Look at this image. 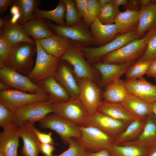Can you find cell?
I'll use <instances>...</instances> for the list:
<instances>
[{
	"mask_svg": "<svg viewBox=\"0 0 156 156\" xmlns=\"http://www.w3.org/2000/svg\"><path fill=\"white\" fill-rule=\"evenodd\" d=\"M146 74L148 77L153 78L156 81V58L153 60Z\"/></svg>",
	"mask_w": 156,
	"mask_h": 156,
	"instance_id": "cell-47",
	"label": "cell"
},
{
	"mask_svg": "<svg viewBox=\"0 0 156 156\" xmlns=\"http://www.w3.org/2000/svg\"><path fill=\"white\" fill-rule=\"evenodd\" d=\"M153 0H139V5L140 9H142L149 6L153 2Z\"/></svg>",
	"mask_w": 156,
	"mask_h": 156,
	"instance_id": "cell-50",
	"label": "cell"
},
{
	"mask_svg": "<svg viewBox=\"0 0 156 156\" xmlns=\"http://www.w3.org/2000/svg\"><path fill=\"white\" fill-rule=\"evenodd\" d=\"M5 24L0 29V35L2 36L12 47L22 42L35 44V41L26 34L23 25L19 23L13 24L10 20L5 19Z\"/></svg>",
	"mask_w": 156,
	"mask_h": 156,
	"instance_id": "cell-23",
	"label": "cell"
},
{
	"mask_svg": "<svg viewBox=\"0 0 156 156\" xmlns=\"http://www.w3.org/2000/svg\"><path fill=\"white\" fill-rule=\"evenodd\" d=\"M39 147L40 152L45 156H53V153L55 149L54 144H43L40 142Z\"/></svg>",
	"mask_w": 156,
	"mask_h": 156,
	"instance_id": "cell-44",
	"label": "cell"
},
{
	"mask_svg": "<svg viewBox=\"0 0 156 156\" xmlns=\"http://www.w3.org/2000/svg\"><path fill=\"white\" fill-rule=\"evenodd\" d=\"M128 0H112L114 5L117 7L118 8L121 5L126 6L127 4Z\"/></svg>",
	"mask_w": 156,
	"mask_h": 156,
	"instance_id": "cell-52",
	"label": "cell"
},
{
	"mask_svg": "<svg viewBox=\"0 0 156 156\" xmlns=\"http://www.w3.org/2000/svg\"><path fill=\"white\" fill-rule=\"evenodd\" d=\"M128 92L124 81L119 79L105 87L103 97L107 102L121 103Z\"/></svg>",
	"mask_w": 156,
	"mask_h": 156,
	"instance_id": "cell-30",
	"label": "cell"
},
{
	"mask_svg": "<svg viewBox=\"0 0 156 156\" xmlns=\"http://www.w3.org/2000/svg\"><path fill=\"white\" fill-rule=\"evenodd\" d=\"M79 88L80 100L89 114L97 111L102 101L101 90L96 83L88 79H77Z\"/></svg>",
	"mask_w": 156,
	"mask_h": 156,
	"instance_id": "cell-13",
	"label": "cell"
},
{
	"mask_svg": "<svg viewBox=\"0 0 156 156\" xmlns=\"http://www.w3.org/2000/svg\"><path fill=\"white\" fill-rule=\"evenodd\" d=\"M5 23V20L2 19L0 17V27H2Z\"/></svg>",
	"mask_w": 156,
	"mask_h": 156,
	"instance_id": "cell-57",
	"label": "cell"
},
{
	"mask_svg": "<svg viewBox=\"0 0 156 156\" xmlns=\"http://www.w3.org/2000/svg\"><path fill=\"white\" fill-rule=\"evenodd\" d=\"M124 81L128 92L147 101L156 102V84H151L143 77Z\"/></svg>",
	"mask_w": 156,
	"mask_h": 156,
	"instance_id": "cell-16",
	"label": "cell"
},
{
	"mask_svg": "<svg viewBox=\"0 0 156 156\" xmlns=\"http://www.w3.org/2000/svg\"><path fill=\"white\" fill-rule=\"evenodd\" d=\"M0 81L11 87L26 93L46 92L33 82L27 76L4 66L0 67Z\"/></svg>",
	"mask_w": 156,
	"mask_h": 156,
	"instance_id": "cell-12",
	"label": "cell"
},
{
	"mask_svg": "<svg viewBox=\"0 0 156 156\" xmlns=\"http://www.w3.org/2000/svg\"><path fill=\"white\" fill-rule=\"evenodd\" d=\"M39 125L42 129H49L55 131L66 144H68L71 138L78 139L81 137L78 125L54 113L47 115L39 122Z\"/></svg>",
	"mask_w": 156,
	"mask_h": 156,
	"instance_id": "cell-3",
	"label": "cell"
},
{
	"mask_svg": "<svg viewBox=\"0 0 156 156\" xmlns=\"http://www.w3.org/2000/svg\"><path fill=\"white\" fill-rule=\"evenodd\" d=\"M14 0H0V14L2 16L8 8L14 4Z\"/></svg>",
	"mask_w": 156,
	"mask_h": 156,
	"instance_id": "cell-46",
	"label": "cell"
},
{
	"mask_svg": "<svg viewBox=\"0 0 156 156\" xmlns=\"http://www.w3.org/2000/svg\"><path fill=\"white\" fill-rule=\"evenodd\" d=\"M26 34L39 40L54 35L43 18H33L22 25Z\"/></svg>",
	"mask_w": 156,
	"mask_h": 156,
	"instance_id": "cell-28",
	"label": "cell"
},
{
	"mask_svg": "<svg viewBox=\"0 0 156 156\" xmlns=\"http://www.w3.org/2000/svg\"><path fill=\"white\" fill-rule=\"evenodd\" d=\"M152 61L138 60L134 63L125 73L127 79H136L143 77L147 73Z\"/></svg>",
	"mask_w": 156,
	"mask_h": 156,
	"instance_id": "cell-37",
	"label": "cell"
},
{
	"mask_svg": "<svg viewBox=\"0 0 156 156\" xmlns=\"http://www.w3.org/2000/svg\"><path fill=\"white\" fill-rule=\"evenodd\" d=\"M35 84L49 95V101L53 103L66 101L71 98L67 90L54 76L49 77Z\"/></svg>",
	"mask_w": 156,
	"mask_h": 156,
	"instance_id": "cell-25",
	"label": "cell"
},
{
	"mask_svg": "<svg viewBox=\"0 0 156 156\" xmlns=\"http://www.w3.org/2000/svg\"><path fill=\"white\" fill-rule=\"evenodd\" d=\"M155 2V3H156V0H154Z\"/></svg>",
	"mask_w": 156,
	"mask_h": 156,
	"instance_id": "cell-60",
	"label": "cell"
},
{
	"mask_svg": "<svg viewBox=\"0 0 156 156\" xmlns=\"http://www.w3.org/2000/svg\"><path fill=\"white\" fill-rule=\"evenodd\" d=\"M32 129L40 143L43 144H55L51 137V132L48 133H42L35 128L34 125L32 126Z\"/></svg>",
	"mask_w": 156,
	"mask_h": 156,
	"instance_id": "cell-43",
	"label": "cell"
},
{
	"mask_svg": "<svg viewBox=\"0 0 156 156\" xmlns=\"http://www.w3.org/2000/svg\"><path fill=\"white\" fill-rule=\"evenodd\" d=\"M145 51L139 61L153 60L156 58V28L148 31L144 36Z\"/></svg>",
	"mask_w": 156,
	"mask_h": 156,
	"instance_id": "cell-36",
	"label": "cell"
},
{
	"mask_svg": "<svg viewBox=\"0 0 156 156\" xmlns=\"http://www.w3.org/2000/svg\"><path fill=\"white\" fill-rule=\"evenodd\" d=\"M37 48L35 65L27 76L34 83L54 76L60 59L46 53L40 46L38 40H34Z\"/></svg>",
	"mask_w": 156,
	"mask_h": 156,
	"instance_id": "cell-5",
	"label": "cell"
},
{
	"mask_svg": "<svg viewBox=\"0 0 156 156\" xmlns=\"http://www.w3.org/2000/svg\"><path fill=\"white\" fill-rule=\"evenodd\" d=\"M97 111L114 119L129 123L139 119L128 112L121 103L102 101Z\"/></svg>",
	"mask_w": 156,
	"mask_h": 156,
	"instance_id": "cell-27",
	"label": "cell"
},
{
	"mask_svg": "<svg viewBox=\"0 0 156 156\" xmlns=\"http://www.w3.org/2000/svg\"><path fill=\"white\" fill-rule=\"evenodd\" d=\"M101 8L98 0H88L82 20L88 27L97 18Z\"/></svg>",
	"mask_w": 156,
	"mask_h": 156,
	"instance_id": "cell-38",
	"label": "cell"
},
{
	"mask_svg": "<svg viewBox=\"0 0 156 156\" xmlns=\"http://www.w3.org/2000/svg\"><path fill=\"white\" fill-rule=\"evenodd\" d=\"M12 48L4 38L0 35V67L5 66Z\"/></svg>",
	"mask_w": 156,
	"mask_h": 156,
	"instance_id": "cell-42",
	"label": "cell"
},
{
	"mask_svg": "<svg viewBox=\"0 0 156 156\" xmlns=\"http://www.w3.org/2000/svg\"><path fill=\"white\" fill-rule=\"evenodd\" d=\"M146 156H156V147L149 150Z\"/></svg>",
	"mask_w": 156,
	"mask_h": 156,
	"instance_id": "cell-55",
	"label": "cell"
},
{
	"mask_svg": "<svg viewBox=\"0 0 156 156\" xmlns=\"http://www.w3.org/2000/svg\"><path fill=\"white\" fill-rule=\"evenodd\" d=\"M13 114L3 104L0 103V126L4 128L14 123Z\"/></svg>",
	"mask_w": 156,
	"mask_h": 156,
	"instance_id": "cell-41",
	"label": "cell"
},
{
	"mask_svg": "<svg viewBox=\"0 0 156 156\" xmlns=\"http://www.w3.org/2000/svg\"><path fill=\"white\" fill-rule=\"evenodd\" d=\"M21 17V12L15 15L12 16L10 20V22L13 24L17 23L18 21H20Z\"/></svg>",
	"mask_w": 156,
	"mask_h": 156,
	"instance_id": "cell-51",
	"label": "cell"
},
{
	"mask_svg": "<svg viewBox=\"0 0 156 156\" xmlns=\"http://www.w3.org/2000/svg\"><path fill=\"white\" fill-rule=\"evenodd\" d=\"M90 31L96 45L98 47L109 43L116 38L118 33L114 23L104 24L97 18L91 24Z\"/></svg>",
	"mask_w": 156,
	"mask_h": 156,
	"instance_id": "cell-21",
	"label": "cell"
},
{
	"mask_svg": "<svg viewBox=\"0 0 156 156\" xmlns=\"http://www.w3.org/2000/svg\"><path fill=\"white\" fill-rule=\"evenodd\" d=\"M81 133L80 138L76 139L81 146L89 153H95L107 148L114 140L101 129L93 126L78 125Z\"/></svg>",
	"mask_w": 156,
	"mask_h": 156,
	"instance_id": "cell-8",
	"label": "cell"
},
{
	"mask_svg": "<svg viewBox=\"0 0 156 156\" xmlns=\"http://www.w3.org/2000/svg\"><path fill=\"white\" fill-rule=\"evenodd\" d=\"M49 99V96L46 92L31 94L13 89L0 91V103L13 113L28 105Z\"/></svg>",
	"mask_w": 156,
	"mask_h": 156,
	"instance_id": "cell-4",
	"label": "cell"
},
{
	"mask_svg": "<svg viewBox=\"0 0 156 156\" xmlns=\"http://www.w3.org/2000/svg\"><path fill=\"white\" fill-rule=\"evenodd\" d=\"M156 28V3L153 0L148 6L139 11V21L136 30V39L146 31Z\"/></svg>",
	"mask_w": 156,
	"mask_h": 156,
	"instance_id": "cell-26",
	"label": "cell"
},
{
	"mask_svg": "<svg viewBox=\"0 0 156 156\" xmlns=\"http://www.w3.org/2000/svg\"><path fill=\"white\" fill-rule=\"evenodd\" d=\"M41 1L39 0H15L14 4L20 8L21 17L20 24L23 25L32 18L34 10L38 8Z\"/></svg>",
	"mask_w": 156,
	"mask_h": 156,
	"instance_id": "cell-34",
	"label": "cell"
},
{
	"mask_svg": "<svg viewBox=\"0 0 156 156\" xmlns=\"http://www.w3.org/2000/svg\"><path fill=\"white\" fill-rule=\"evenodd\" d=\"M139 4L138 0H128L127 4L125 6L126 8H131L132 10L139 11L140 10L139 8Z\"/></svg>",
	"mask_w": 156,
	"mask_h": 156,
	"instance_id": "cell-49",
	"label": "cell"
},
{
	"mask_svg": "<svg viewBox=\"0 0 156 156\" xmlns=\"http://www.w3.org/2000/svg\"><path fill=\"white\" fill-rule=\"evenodd\" d=\"M139 21V11L127 9L120 12L114 22L118 33L122 34L136 30Z\"/></svg>",
	"mask_w": 156,
	"mask_h": 156,
	"instance_id": "cell-29",
	"label": "cell"
},
{
	"mask_svg": "<svg viewBox=\"0 0 156 156\" xmlns=\"http://www.w3.org/2000/svg\"><path fill=\"white\" fill-rule=\"evenodd\" d=\"M36 52V43H18L11 49L5 66L27 76L34 68L33 57Z\"/></svg>",
	"mask_w": 156,
	"mask_h": 156,
	"instance_id": "cell-2",
	"label": "cell"
},
{
	"mask_svg": "<svg viewBox=\"0 0 156 156\" xmlns=\"http://www.w3.org/2000/svg\"><path fill=\"white\" fill-rule=\"evenodd\" d=\"M3 129L0 134V151L6 156H17L20 137L19 126L14 123Z\"/></svg>",
	"mask_w": 156,
	"mask_h": 156,
	"instance_id": "cell-17",
	"label": "cell"
},
{
	"mask_svg": "<svg viewBox=\"0 0 156 156\" xmlns=\"http://www.w3.org/2000/svg\"><path fill=\"white\" fill-rule=\"evenodd\" d=\"M88 156H113L106 148L95 153H89Z\"/></svg>",
	"mask_w": 156,
	"mask_h": 156,
	"instance_id": "cell-48",
	"label": "cell"
},
{
	"mask_svg": "<svg viewBox=\"0 0 156 156\" xmlns=\"http://www.w3.org/2000/svg\"><path fill=\"white\" fill-rule=\"evenodd\" d=\"M82 46L72 41L60 59L73 66L77 79H88L98 83L101 80V75L85 58L81 50Z\"/></svg>",
	"mask_w": 156,
	"mask_h": 156,
	"instance_id": "cell-1",
	"label": "cell"
},
{
	"mask_svg": "<svg viewBox=\"0 0 156 156\" xmlns=\"http://www.w3.org/2000/svg\"><path fill=\"white\" fill-rule=\"evenodd\" d=\"M120 12L118 8L116 7L113 3L112 0H111L101 7L100 12L97 18L103 24H114Z\"/></svg>",
	"mask_w": 156,
	"mask_h": 156,
	"instance_id": "cell-35",
	"label": "cell"
},
{
	"mask_svg": "<svg viewBox=\"0 0 156 156\" xmlns=\"http://www.w3.org/2000/svg\"><path fill=\"white\" fill-rule=\"evenodd\" d=\"M127 144L141 145L148 150L156 147V116L153 112L145 117L142 130L135 140L120 145Z\"/></svg>",
	"mask_w": 156,
	"mask_h": 156,
	"instance_id": "cell-18",
	"label": "cell"
},
{
	"mask_svg": "<svg viewBox=\"0 0 156 156\" xmlns=\"http://www.w3.org/2000/svg\"><path fill=\"white\" fill-rule=\"evenodd\" d=\"M136 39V30L122 34L106 44L100 47L82 46L84 57L91 65L98 62L108 54Z\"/></svg>",
	"mask_w": 156,
	"mask_h": 156,
	"instance_id": "cell-6",
	"label": "cell"
},
{
	"mask_svg": "<svg viewBox=\"0 0 156 156\" xmlns=\"http://www.w3.org/2000/svg\"><path fill=\"white\" fill-rule=\"evenodd\" d=\"M12 89L11 87L4 84L0 81V91H5Z\"/></svg>",
	"mask_w": 156,
	"mask_h": 156,
	"instance_id": "cell-54",
	"label": "cell"
},
{
	"mask_svg": "<svg viewBox=\"0 0 156 156\" xmlns=\"http://www.w3.org/2000/svg\"><path fill=\"white\" fill-rule=\"evenodd\" d=\"M106 149L113 156H146L149 150L145 146L138 145L113 144Z\"/></svg>",
	"mask_w": 156,
	"mask_h": 156,
	"instance_id": "cell-33",
	"label": "cell"
},
{
	"mask_svg": "<svg viewBox=\"0 0 156 156\" xmlns=\"http://www.w3.org/2000/svg\"><path fill=\"white\" fill-rule=\"evenodd\" d=\"M54 77L66 89L71 98H79V88L78 82L65 62L60 60Z\"/></svg>",
	"mask_w": 156,
	"mask_h": 156,
	"instance_id": "cell-20",
	"label": "cell"
},
{
	"mask_svg": "<svg viewBox=\"0 0 156 156\" xmlns=\"http://www.w3.org/2000/svg\"><path fill=\"white\" fill-rule=\"evenodd\" d=\"M130 123L114 119L98 111L88 114L82 123L81 126H93L107 134L114 140Z\"/></svg>",
	"mask_w": 156,
	"mask_h": 156,
	"instance_id": "cell-7",
	"label": "cell"
},
{
	"mask_svg": "<svg viewBox=\"0 0 156 156\" xmlns=\"http://www.w3.org/2000/svg\"><path fill=\"white\" fill-rule=\"evenodd\" d=\"M68 148L58 155L53 156H88L89 153L84 149L77 140L71 138L68 142Z\"/></svg>",
	"mask_w": 156,
	"mask_h": 156,
	"instance_id": "cell-40",
	"label": "cell"
},
{
	"mask_svg": "<svg viewBox=\"0 0 156 156\" xmlns=\"http://www.w3.org/2000/svg\"><path fill=\"white\" fill-rule=\"evenodd\" d=\"M0 156H6V155L3 151H0Z\"/></svg>",
	"mask_w": 156,
	"mask_h": 156,
	"instance_id": "cell-59",
	"label": "cell"
},
{
	"mask_svg": "<svg viewBox=\"0 0 156 156\" xmlns=\"http://www.w3.org/2000/svg\"><path fill=\"white\" fill-rule=\"evenodd\" d=\"M146 44L145 37L136 39L108 54L102 59L105 63L123 64L139 59L144 53Z\"/></svg>",
	"mask_w": 156,
	"mask_h": 156,
	"instance_id": "cell-9",
	"label": "cell"
},
{
	"mask_svg": "<svg viewBox=\"0 0 156 156\" xmlns=\"http://www.w3.org/2000/svg\"><path fill=\"white\" fill-rule=\"evenodd\" d=\"M53 113L79 125L88 114L79 98L53 103Z\"/></svg>",
	"mask_w": 156,
	"mask_h": 156,
	"instance_id": "cell-14",
	"label": "cell"
},
{
	"mask_svg": "<svg viewBox=\"0 0 156 156\" xmlns=\"http://www.w3.org/2000/svg\"><path fill=\"white\" fill-rule=\"evenodd\" d=\"M10 12L12 16L21 12L20 8L18 6L15 4L11 6Z\"/></svg>",
	"mask_w": 156,
	"mask_h": 156,
	"instance_id": "cell-53",
	"label": "cell"
},
{
	"mask_svg": "<svg viewBox=\"0 0 156 156\" xmlns=\"http://www.w3.org/2000/svg\"><path fill=\"white\" fill-rule=\"evenodd\" d=\"M66 11V7L64 3L63 0H60L57 6L54 10H44L38 8L36 9L34 11L31 18H46L53 21L58 25L65 26L66 23L64 18Z\"/></svg>",
	"mask_w": 156,
	"mask_h": 156,
	"instance_id": "cell-31",
	"label": "cell"
},
{
	"mask_svg": "<svg viewBox=\"0 0 156 156\" xmlns=\"http://www.w3.org/2000/svg\"><path fill=\"white\" fill-rule=\"evenodd\" d=\"M110 0H98L99 3L101 7L110 1Z\"/></svg>",
	"mask_w": 156,
	"mask_h": 156,
	"instance_id": "cell-56",
	"label": "cell"
},
{
	"mask_svg": "<svg viewBox=\"0 0 156 156\" xmlns=\"http://www.w3.org/2000/svg\"><path fill=\"white\" fill-rule=\"evenodd\" d=\"M145 122V118L136 119L130 123L114 140L113 144L120 145L135 140L142 131Z\"/></svg>",
	"mask_w": 156,
	"mask_h": 156,
	"instance_id": "cell-32",
	"label": "cell"
},
{
	"mask_svg": "<svg viewBox=\"0 0 156 156\" xmlns=\"http://www.w3.org/2000/svg\"><path fill=\"white\" fill-rule=\"evenodd\" d=\"M153 112L156 116V102L154 103Z\"/></svg>",
	"mask_w": 156,
	"mask_h": 156,
	"instance_id": "cell-58",
	"label": "cell"
},
{
	"mask_svg": "<svg viewBox=\"0 0 156 156\" xmlns=\"http://www.w3.org/2000/svg\"><path fill=\"white\" fill-rule=\"evenodd\" d=\"M66 7L65 18L66 26H69L77 23L82 20L75 7L74 0H63Z\"/></svg>",
	"mask_w": 156,
	"mask_h": 156,
	"instance_id": "cell-39",
	"label": "cell"
},
{
	"mask_svg": "<svg viewBox=\"0 0 156 156\" xmlns=\"http://www.w3.org/2000/svg\"><path fill=\"white\" fill-rule=\"evenodd\" d=\"M34 123H27L20 126V135L23 142L21 150L23 156H38L40 152L39 141L32 129Z\"/></svg>",
	"mask_w": 156,
	"mask_h": 156,
	"instance_id": "cell-22",
	"label": "cell"
},
{
	"mask_svg": "<svg viewBox=\"0 0 156 156\" xmlns=\"http://www.w3.org/2000/svg\"><path fill=\"white\" fill-rule=\"evenodd\" d=\"M38 40L42 48L46 53L60 59L73 41L58 34Z\"/></svg>",
	"mask_w": 156,
	"mask_h": 156,
	"instance_id": "cell-24",
	"label": "cell"
},
{
	"mask_svg": "<svg viewBox=\"0 0 156 156\" xmlns=\"http://www.w3.org/2000/svg\"><path fill=\"white\" fill-rule=\"evenodd\" d=\"M134 62L121 64L98 62L92 65L101 75V81L98 83L99 86L105 87L120 79Z\"/></svg>",
	"mask_w": 156,
	"mask_h": 156,
	"instance_id": "cell-15",
	"label": "cell"
},
{
	"mask_svg": "<svg viewBox=\"0 0 156 156\" xmlns=\"http://www.w3.org/2000/svg\"><path fill=\"white\" fill-rule=\"evenodd\" d=\"M47 24L57 34L82 46L96 45L90 30L83 20L69 26H60L49 21Z\"/></svg>",
	"mask_w": 156,
	"mask_h": 156,
	"instance_id": "cell-11",
	"label": "cell"
},
{
	"mask_svg": "<svg viewBox=\"0 0 156 156\" xmlns=\"http://www.w3.org/2000/svg\"><path fill=\"white\" fill-rule=\"evenodd\" d=\"M121 103L128 112L139 119H144L153 113L154 103L144 100L129 92Z\"/></svg>",
	"mask_w": 156,
	"mask_h": 156,
	"instance_id": "cell-19",
	"label": "cell"
},
{
	"mask_svg": "<svg viewBox=\"0 0 156 156\" xmlns=\"http://www.w3.org/2000/svg\"><path fill=\"white\" fill-rule=\"evenodd\" d=\"M18 156H21L18 155Z\"/></svg>",
	"mask_w": 156,
	"mask_h": 156,
	"instance_id": "cell-61",
	"label": "cell"
},
{
	"mask_svg": "<svg viewBox=\"0 0 156 156\" xmlns=\"http://www.w3.org/2000/svg\"><path fill=\"white\" fill-rule=\"evenodd\" d=\"M74 1L77 10L82 19L88 0H74Z\"/></svg>",
	"mask_w": 156,
	"mask_h": 156,
	"instance_id": "cell-45",
	"label": "cell"
},
{
	"mask_svg": "<svg viewBox=\"0 0 156 156\" xmlns=\"http://www.w3.org/2000/svg\"><path fill=\"white\" fill-rule=\"evenodd\" d=\"M53 102L48 101L33 103L18 109L13 114V122L18 126L40 121L53 113Z\"/></svg>",
	"mask_w": 156,
	"mask_h": 156,
	"instance_id": "cell-10",
	"label": "cell"
}]
</instances>
